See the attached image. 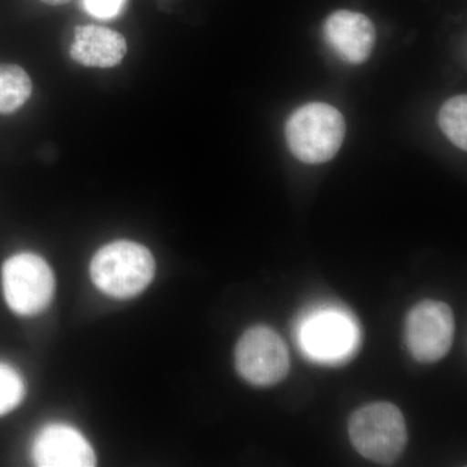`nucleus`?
I'll return each instance as SVG.
<instances>
[{"instance_id": "1", "label": "nucleus", "mask_w": 467, "mask_h": 467, "mask_svg": "<svg viewBox=\"0 0 467 467\" xmlns=\"http://www.w3.org/2000/svg\"><path fill=\"white\" fill-rule=\"evenodd\" d=\"M295 337L306 358L325 365L346 362L359 346L358 321L337 306H319L304 313Z\"/></svg>"}, {"instance_id": "2", "label": "nucleus", "mask_w": 467, "mask_h": 467, "mask_svg": "<svg viewBox=\"0 0 467 467\" xmlns=\"http://www.w3.org/2000/svg\"><path fill=\"white\" fill-rule=\"evenodd\" d=\"M155 270V259L149 248L130 241L104 245L94 254L90 265L94 285L116 299H130L146 290Z\"/></svg>"}, {"instance_id": "3", "label": "nucleus", "mask_w": 467, "mask_h": 467, "mask_svg": "<svg viewBox=\"0 0 467 467\" xmlns=\"http://www.w3.org/2000/svg\"><path fill=\"white\" fill-rule=\"evenodd\" d=\"M344 137V117L330 104H306L295 110L285 124L288 147L306 164L330 161L339 152Z\"/></svg>"}, {"instance_id": "4", "label": "nucleus", "mask_w": 467, "mask_h": 467, "mask_svg": "<svg viewBox=\"0 0 467 467\" xmlns=\"http://www.w3.org/2000/svg\"><path fill=\"white\" fill-rule=\"evenodd\" d=\"M349 438L365 459L387 465L398 460L404 451L407 425L400 409L389 402H373L350 417Z\"/></svg>"}, {"instance_id": "5", "label": "nucleus", "mask_w": 467, "mask_h": 467, "mask_svg": "<svg viewBox=\"0 0 467 467\" xmlns=\"http://www.w3.org/2000/svg\"><path fill=\"white\" fill-rule=\"evenodd\" d=\"M2 285L9 309L24 317L39 315L54 297V273L45 259L32 252H21L5 261Z\"/></svg>"}, {"instance_id": "6", "label": "nucleus", "mask_w": 467, "mask_h": 467, "mask_svg": "<svg viewBox=\"0 0 467 467\" xmlns=\"http://www.w3.org/2000/svg\"><path fill=\"white\" fill-rule=\"evenodd\" d=\"M239 374L254 386L281 382L290 368V356L282 337L266 326L245 331L235 349Z\"/></svg>"}, {"instance_id": "7", "label": "nucleus", "mask_w": 467, "mask_h": 467, "mask_svg": "<svg viewBox=\"0 0 467 467\" xmlns=\"http://www.w3.org/2000/svg\"><path fill=\"white\" fill-rule=\"evenodd\" d=\"M453 334V313L441 301H422L409 313L407 344L417 361L431 364L444 358L450 352Z\"/></svg>"}, {"instance_id": "8", "label": "nucleus", "mask_w": 467, "mask_h": 467, "mask_svg": "<svg viewBox=\"0 0 467 467\" xmlns=\"http://www.w3.org/2000/svg\"><path fill=\"white\" fill-rule=\"evenodd\" d=\"M34 463L41 467H90L95 451L84 434L67 423H48L34 436Z\"/></svg>"}, {"instance_id": "9", "label": "nucleus", "mask_w": 467, "mask_h": 467, "mask_svg": "<svg viewBox=\"0 0 467 467\" xmlns=\"http://www.w3.org/2000/svg\"><path fill=\"white\" fill-rule=\"evenodd\" d=\"M326 42L342 60L361 64L376 45L377 32L370 18L353 11H337L324 26Z\"/></svg>"}, {"instance_id": "10", "label": "nucleus", "mask_w": 467, "mask_h": 467, "mask_svg": "<svg viewBox=\"0 0 467 467\" xmlns=\"http://www.w3.org/2000/svg\"><path fill=\"white\" fill-rule=\"evenodd\" d=\"M126 50L124 36L109 27L77 26L70 57L85 67H112L121 63Z\"/></svg>"}, {"instance_id": "11", "label": "nucleus", "mask_w": 467, "mask_h": 467, "mask_svg": "<svg viewBox=\"0 0 467 467\" xmlns=\"http://www.w3.org/2000/svg\"><path fill=\"white\" fill-rule=\"evenodd\" d=\"M32 91V81L23 67L14 64L0 66V115H9L21 109Z\"/></svg>"}, {"instance_id": "12", "label": "nucleus", "mask_w": 467, "mask_h": 467, "mask_svg": "<svg viewBox=\"0 0 467 467\" xmlns=\"http://www.w3.org/2000/svg\"><path fill=\"white\" fill-rule=\"evenodd\" d=\"M439 126L454 146L465 150L467 147V98H451L439 110Z\"/></svg>"}, {"instance_id": "13", "label": "nucleus", "mask_w": 467, "mask_h": 467, "mask_svg": "<svg viewBox=\"0 0 467 467\" xmlns=\"http://www.w3.org/2000/svg\"><path fill=\"white\" fill-rule=\"evenodd\" d=\"M26 396V383L20 373L0 362V417L14 410Z\"/></svg>"}, {"instance_id": "14", "label": "nucleus", "mask_w": 467, "mask_h": 467, "mask_svg": "<svg viewBox=\"0 0 467 467\" xmlns=\"http://www.w3.org/2000/svg\"><path fill=\"white\" fill-rule=\"evenodd\" d=\"M86 14L99 20H112L124 12L128 0H81Z\"/></svg>"}, {"instance_id": "15", "label": "nucleus", "mask_w": 467, "mask_h": 467, "mask_svg": "<svg viewBox=\"0 0 467 467\" xmlns=\"http://www.w3.org/2000/svg\"><path fill=\"white\" fill-rule=\"evenodd\" d=\"M41 2L48 5H67V3L72 2V0H41Z\"/></svg>"}]
</instances>
